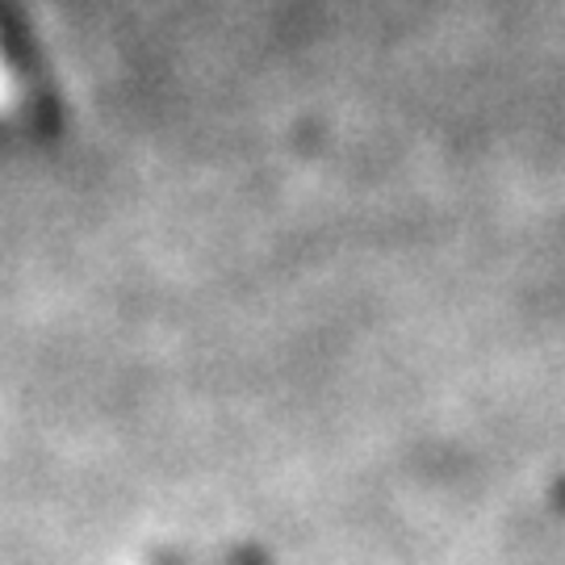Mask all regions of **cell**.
Segmentation results:
<instances>
[{
  "mask_svg": "<svg viewBox=\"0 0 565 565\" xmlns=\"http://www.w3.org/2000/svg\"><path fill=\"white\" fill-rule=\"evenodd\" d=\"M9 102V84H4V72H0V105Z\"/></svg>",
  "mask_w": 565,
  "mask_h": 565,
  "instance_id": "6da1fadb",
  "label": "cell"
}]
</instances>
